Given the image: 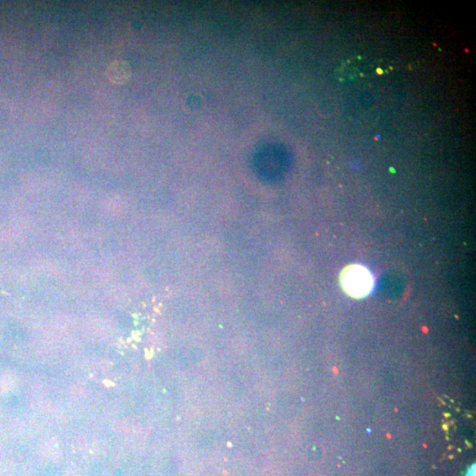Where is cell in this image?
<instances>
[{
    "instance_id": "6da1fadb",
    "label": "cell",
    "mask_w": 476,
    "mask_h": 476,
    "mask_svg": "<svg viewBox=\"0 0 476 476\" xmlns=\"http://www.w3.org/2000/svg\"><path fill=\"white\" fill-rule=\"evenodd\" d=\"M340 284L346 294L352 298H364L373 291L374 279L366 267L351 265L342 271Z\"/></svg>"
},
{
    "instance_id": "7a4b0ae2",
    "label": "cell",
    "mask_w": 476,
    "mask_h": 476,
    "mask_svg": "<svg viewBox=\"0 0 476 476\" xmlns=\"http://www.w3.org/2000/svg\"><path fill=\"white\" fill-rule=\"evenodd\" d=\"M132 70L129 63L116 61L110 63L107 68L106 76L110 83L124 85L127 83L132 77Z\"/></svg>"
}]
</instances>
